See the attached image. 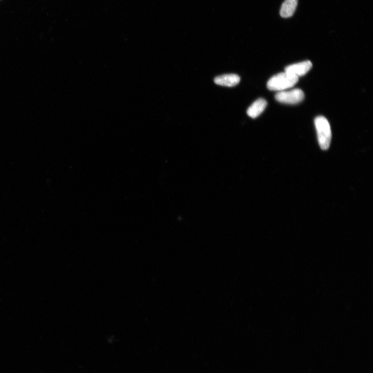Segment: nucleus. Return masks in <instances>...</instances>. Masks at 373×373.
Masks as SVG:
<instances>
[{
	"label": "nucleus",
	"instance_id": "obj_1",
	"mask_svg": "<svg viewBox=\"0 0 373 373\" xmlns=\"http://www.w3.org/2000/svg\"><path fill=\"white\" fill-rule=\"evenodd\" d=\"M298 81L299 78L285 72L271 78L267 83V88L272 91H282L293 87Z\"/></svg>",
	"mask_w": 373,
	"mask_h": 373
},
{
	"label": "nucleus",
	"instance_id": "obj_2",
	"mask_svg": "<svg viewBox=\"0 0 373 373\" xmlns=\"http://www.w3.org/2000/svg\"><path fill=\"white\" fill-rule=\"evenodd\" d=\"M317 138L323 150L328 149L330 146L332 132L329 121L324 116H318L315 120Z\"/></svg>",
	"mask_w": 373,
	"mask_h": 373
},
{
	"label": "nucleus",
	"instance_id": "obj_3",
	"mask_svg": "<svg viewBox=\"0 0 373 373\" xmlns=\"http://www.w3.org/2000/svg\"><path fill=\"white\" fill-rule=\"evenodd\" d=\"M276 100L280 103L295 104L303 100L304 94L300 89H294L290 91H279L275 96Z\"/></svg>",
	"mask_w": 373,
	"mask_h": 373
},
{
	"label": "nucleus",
	"instance_id": "obj_4",
	"mask_svg": "<svg viewBox=\"0 0 373 373\" xmlns=\"http://www.w3.org/2000/svg\"><path fill=\"white\" fill-rule=\"evenodd\" d=\"M312 63L310 61L301 62L288 66L285 68V72L299 78L306 75L311 69Z\"/></svg>",
	"mask_w": 373,
	"mask_h": 373
},
{
	"label": "nucleus",
	"instance_id": "obj_5",
	"mask_svg": "<svg viewBox=\"0 0 373 373\" xmlns=\"http://www.w3.org/2000/svg\"><path fill=\"white\" fill-rule=\"evenodd\" d=\"M240 80L239 76L237 74H225L216 77L214 82L218 85L232 87L237 85Z\"/></svg>",
	"mask_w": 373,
	"mask_h": 373
},
{
	"label": "nucleus",
	"instance_id": "obj_6",
	"mask_svg": "<svg viewBox=\"0 0 373 373\" xmlns=\"http://www.w3.org/2000/svg\"><path fill=\"white\" fill-rule=\"evenodd\" d=\"M298 0H285L281 5L280 15L281 17L288 18L292 17L298 6Z\"/></svg>",
	"mask_w": 373,
	"mask_h": 373
},
{
	"label": "nucleus",
	"instance_id": "obj_7",
	"mask_svg": "<svg viewBox=\"0 0 373 373\" xmlns=\"http://www.w3.org/2000/svg\"><path fill=\"white\" fill-rule=\"evenodd\" d=\"M267 102L264 99H258L247 110V115L252 118H257L264 111Z\"/></svg>",
	"mask_w": 373,
	"mask_h": 373
}]
</instances>
